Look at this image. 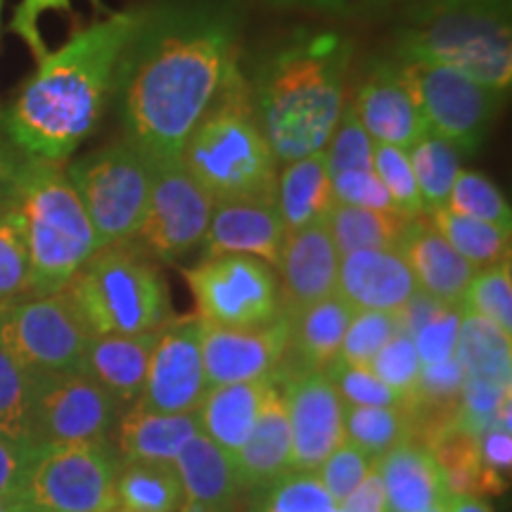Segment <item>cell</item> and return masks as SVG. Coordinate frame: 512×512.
Returning a JSON list of instances; mask_svg holds the SVG:
<instances>
[{"label": "cell", "instance_id": "obj_16", "mask_svg": "<svg viewBox=\"0 0 512 512\" xmlns=\"http://www.w3.org/2000/svg\"><path fill=\"white\" fill-rule=\"evenodd\" d=\"M283 392L290 422L292 456L297 472H316L339 444H344L342 408L337 389L320 370L287 375L275 382Z\"/></svg>", "mask_w": 512, "mask_h": 512}, {"label": "cell", "instance_id": "obj_42", "mask_svg": "<svg viewBox=\"0 0 512 512\" xmlns=\"http://www.w3.org/2000/svg\"><path fill=\"white\" fill-rule=\"evenodd\" d=\"M465 311L477 313L512 335V268L510 261L482 268L472 275L463 297Z\"/></svg>", "mask_w": 512, "mask_h": 512}, {"label": "cell", "instance_id": "obj_35", "mask_svg": "<svg viewBox=\"0 0 512 512\" xmlns=\"http://www.w3.org/2000/svg\"><path fill=\"white\" fill-rule=\"evenodd\" d=\"M427 216H430L432 226L444 235L448 245L456 249L475 271L510 261V230L470 219V216L453 214L446 207L434 209Z\"/></svg>", "mask_w": 512, "mask_h": 512}, {"label": "cell", "instance_id": "obj_8", "mask_svg": "<svg viewBox=\"0 0 512 512\" xmlns=\"http://www.w3.org/2000/svg\"><path fill=\"white\" fill-rule=\"evenodd\" d=\"M100 247L136 240L152 188V164L126 138L67 169Z\"/></svg>", "mask_w": 512, "mask_h": 512}, {"label": "cell", "instance_id": "obj_26", "mask_svg": "<svg viewBox=\"0 0 512 512\" xmlns=\"http://www.w3.org/2000/svg\"><path fill=\"white\" fill-rule=\"evenodd\" d=\"M202 432L197 413H159L140 401L117 420V453L124 463H174L178 451Z\"/></svg>", "mask_w": 512, "mask_h": 512}, {"label": "cell", "instance_id": "obj_48", "mask_svg": "<svg viewBox=\"0 0 512 512\" xmlns=\"http://www.w3.org/2000/svg\"><path fill=\"white\" fill-rule=\"evenodd\" d=\"M337 389L344 406H382V408H403L401 396L392 392L370 368L347 366V363L332 361L323 370Z\"/></svg>", "mask_w": 512, "mask_h": 512}, {"label": "cell", "instance_id": "obj_21", "mask_svg": "<svg viewBox=\"0 0 512 512\" xmlns=\"http://www.w3.org/2000/svg\"><path fill=\"white\" fill-rule=\"evenodd\" d=\"M351 107H354L363 131L377 145H394L408 150L415 140L427 133L425 119L392 62L380 64L361 83Z\"/></svg>", "mask_w": 512, "mask_h": 512}, {"label": "cell", "instance_id": "obj_28", "mask_svg": "<svg viewBox=\"0 0 512 512\" xmlns=\"http://www.w3.org/2000/svg\"><path fill=\"white\" fill-rule=\"evenodd\" d=\"M387 512H422L448 498L439 465L418 441H403L375 463Z\"/></svg>", "mask_w": 512, "mask_h": 512}, {"label": "cell", "instance_id": "obj_1", "mask_svg": "<svg viewBox=\"0 0 512 512\" xmlns=\"http://www.w3.org/2000/svg\"><path fill=\"white\" fill-rule=\"evenodd\" d=\"M238 0H162L143 8L114 91L124 138L152 166L181 162L192 128L238 67Z\"/></svg>", "mask_w": 512, "mask_h": 512}, {"label": "cell", "instance_id": "obj_24", "mask_svg": "<svg viewBox=\"0 0 512 512\" xmlns=\"http://www.w3.org/2000/svg\"><path fill=\"white\" fill-rule=\"evenodd\" d=\"M290 456V422H287L283 392L273 382L268 387L264 406H261L252 434L247 437L245 446L233 456L242 491H259L273 484L275 479L285 477L287 472H292Z\"/></svg>", "mask_w": 512, "mask_h": 512}, {"label": "cell", "instance_id": "obj_43", "mask_svg": "<svg viewBox=\"0 0 512 512\" xmlns=\"http://www.w3.org/2000/svg\"><path fill=\"white\" fill-rule=\"evenodd\" d=\"M401 330L396 311H354L335 361L368 368L384 344Z\"/></svg>", "mask_w": 512, "mask_h": 512}, {"label": "cell", "instance_id": "obj_34", "mask_svg": "<svg viewBox=\"0 0 512 512\" xmlns=\"http://www.w3.org/2000/svg\"><path fill=\"white\" fill-rule=\"evenodd\" d=\"M117 501L131 512H181L185 494L174 463H124L117 475Z\"/></svg>", "mask_w": 512, "mask_h": 512}, {"label": "cell", "instance_id": "obj_49", "mask_svg": "<svg viewBox=\"0 0 512 512\" xmlns=\"http://www.w3.org/2000/svg\"><path fill=\"white\" fill-rule=\"evenodd\" d=\"M375 463L377 460L370 458L368 453H363L361 448L344 441V444H339L335 451L320 463L316 477L320 479V484L325 486V491L332 496V501L342 505L344 498H347L351 491L375 470Z\"/></svg>", "mask_w": 512, "mask_h": 512}, {"label": "cell", "instance_id": "obj_7", "mask_svg": "<svg viewBox=\"0 0 512 512\" xmlns=\"http://www.w3.org/2000/svg\"><path fill=\"white\" fill-rule=\"evenodd\" d=\"M67 292L93 335H143L174 320L162 271L136 240L95 252L69 280Z\"/></svg>", "mask_w": 512, "mask_h": 512}, {"label": "cell", "instance_id": "obj_19", "mask_svg": "<svg viewBox=\"0 0 512 512\" xmlns=\"http://www.w3.org/2000/svg\"><path fill=\"white\" fill-rule=\"evenodd\" d=\"M275 271L280 273V306L285 316L335 294L339 252L328 223L287 233Z\"/></svg>", "mask_w": 512, "mask_h": 512}, {"label": "cell", "instance_id": "obj_59", "mask_svg": "<svg viewBox=\"0 0 512 512\" xmlns=\"http://www.w3.org/2000/svg\"><path fill=\"white\" fill-rule=\"evenodd\" d=\"M0 15H3V0H0Z\"/></svg>", "mask_w": 512, "mask_h": 512}, {"label": "cell", "instance_id": "obj_14", "mask_svg": "<svg viewBox=\"0 0 512 512\" xmlns=\"http://www.w3.org/2000/svg\"><path fill=\"white\" fill-rule=\"evenodd\" d=\"M211 209L214 197L183 162L152 166L150 200L136 242L159 261H178L204 240Z\"/></svg>", "mask_w": 512, "mask_h": 512}, {"label": "cell", "instance_id": "obj_37", "mask_svg": "<svg viewBox=\"0 0 512 512\" xmlns=\"http://www.w3.org/2000/svg\"><path fill=\"white\" fill-rule=\"evenodd\" d=\"M344 441L361 448L370 458H382L403 441H413L411 420L403 408L382 406H344Z\"/></svg>", "mask_w": 512, "mask_h": 512}, {"label": "cell", "instance_id": "obj_50", "mask_svg": "<svg viewBox=\"0 0 512 512\" xmlns=\"http://www.w3.org/2000/svg\"><path fill=\"white\" fill-rule=\"evenodd\" d=\"M479 458H482V494L498 496L508 489L512 467V434L498 427L477 437Z\"/></svg>", "mask_w": 512, "mask_h": 512}, {"label": "cell", "instance_id": "obj_41", "mask_svg": "<svg viewBox=\"0 0 512 512\" xmlns=\"http://www.w3.org/2000/svg\"><path fill=\"white\" fill-rule=\"evenodd\" d=\"M446 209H451L453 214L470 216V219L494 223V226L505 230L512 226V211L503 192L496 188L494 181L477 174V171L460 169L446 200Z\"/></svg>", "mask_w": 512, "mask_h": 512}, {"label": "cell", "instance_id": "obj_22", "mask_svg": "<svg viewBox=\"0 0 512 512\" xmlns=\"http://www.w3.org/2000/svg\"><path fill=\"white\" fill-rule=\"evenodd\" d=\"M351 316H354V309L339 294H330L292 316H285L290 337H287L285 358L273 382L294 373H306V370L323 373L339 354Z\"/></svg>", "mask_w": 512, "mask_h": 512}, {"label": "cell", "instance_id": "obj_39", "mask_svg": "<svg viewBox=\"0 0 512 512\" xmlns=\"http://www.w3.org/2000/svg\"><path fill=\"white\" fill-rule=\"evenodd\" d=\"M434 463L439 465L448 496L482 494V458L477 437L460 430H448L427 446Z\"/></svg>", "mask_w": 512, "mask_h": 512}, {"label": "cell", "instance_id": "obj_18", "mask_svg": "<svg viewBox=\"0 0 512 512\" xmlns=\"http://www.w3.org/2000/svg\"><path fill=\"white\" fill-rule=\"evenodd\" d=\"M285 226L275 197H240L219 200L211 209L204 233V259L223 254H247L278 268L283 254Z\"/></svg>", "mask_w": 512, "mask_h": 512}, {"label": "cell", "instance_id": "obj_47", "mask_svg": "<svg viewBox=\"0 0 512 512\" xmlns=\"http://www.w3.org/2000/svg\"><path fill=\"white\" fill-rule=\"evenodd\" d=\"M508 399L510 387L465 375L463 394H460V406L453 427L465 434H472V437H479L482 432L496 427L498 411H501V406Z\"/></svg>", "mask_w": 512, "mask_h": 512}, {"label": "cell", "instance_id": "obj_57", "mask_svg": "<svg viewBox=\"0 0 512 512\" xmlns=\"http://www.w3.org/2000/svg\"><path fill=\"white\" fill-rule=\"evenodd\" d=\"M448 498H451V496H448ZM448 498H446V501H441V503H434L432 508H427L422 512H448Z\"/></svg>", "mask_w": 512, "mask_h": 512}, {"label": "cell", "instance_id": "obj_40", "mask_svg": "<svg viewBox=\"0 0 512 512\" xmlns=\"http://www.w3.org/2000/svg\"><path fill=\"white\" fill-rule=\"evenodd\" d=\"M249 512H342L320 484L316 472H287L259 489Z\"/></svg>", "mask_w": 512, "mask_h": 512}, {"label": "cell", "instance_id": "obj_30", "mask_svg": "<svg viewBox=\"0 0 512 512\" xmlns=\"http://www.w3.org/2000/svg\"><path fill=\"white\" fill-rule=\"evenodd\" d=\"M271 384L273 380L219 384V387H209L204 394L200 411H197L202 432L214 444H219L230 458L245 446L247 437L252 434Z\"/></svg>", "mask_w": 512, "mask_h": 512}, {"label": "cell", "instance_id": "obj_11", "mask_svg": "<svg viewBox=\"0 0 512 512\" xmlns=\"http://www.w3.org/2000/svg\"><path fill=\"white\" fill-rule=\"evenodd\" d=\"M91 337L67 287L0 306V342L29 373H79Z\"/></svg>", "mask_w": 512, "mask_h": 512}, {"label": "cell", "instance_id": "obj_15", "mask_svg": "<svg viewBox=\"0 0 512 512\" xmlns=\"http://www.w3.org/2000/svg\"><path fill=\"white\" fill-rule=\"evenodd\" d=\"M207 389L200 316L169 320L159 330L138 401L159 413H197Z\"/></svg>", "mask_w": 512, "mask_h": 512}, {"label": "cell", "instance_id": "obj_32", "mask_svg": "<svg viewBox=\"0 0 512 512\" xmlns=\"http://www.w3.org/2000/svg\"><path fill=\"white\" fill-rule=\"evenodd\" d=\"M399 313V325L413 339L420 363H441L453 358L460 328V306H451L415 292Z\"/></svg>", "mask_w": 512, "mask_h": 512}, {"label": "cell", "instance_id": "obj_51", "mask_svg": "<svg viewBox=\"0 0 512 512\" xmlns=\"http://www.w3.org/2000/svg\"><path fill=\"white\" fill-rule=\"evenodd\" d=\"M41 448L29 441L0 437V496L22 494Z\"/></svg>", "mask_w": 512, "mask_h": 512}, {"label": "cell", "instance_id": "obj_55", "mask_svg": "<svg viewBox=\"0 0 512 512\" xmlns=\"http://www.w3.org/2000/svg\"><path fill=\"white\" fill-rule=\"evenodd\" d=\"M448 512H494V508L479 496H451Z\"/></svg>", "mask_w": 512, "mask_h": 512}, {"label": "cell", "instance_id": "obj_31", "mask_svg": "<svg viewBox=\"0 0 512 512\" xmlns=\"http://www.w3.org/2000/svg\"><path fill=\"white\" fill-rule=\"evenodd\" d=\"M453 358L467 377L512 387V335L463 306Z\"/></svg>", "mask_w": 512, "mask_h": 512}, {"label": "cell", "instance_id": "obj_17", "mask_svg": "<svg viewBox=\"0 0 512 512\" xmlns=\"http://www.w3.org/2000/svg\"><path fill=\"white\" fill-rule=\"evenodd\" d=\"M287 318L264 328L230 330L202 320V363L209 387L273 380L287 351Z\"/></svg>", "mask_w": 512, "mask_h": 512}, {"label": "cell", "instance_id": "obj_36", "mask_svg": "<svg viewBox=\"0 0 512 512\" xmlns=\"http://www.w3.org/2000/svg\"><path fill=\"white\" fill-rule=\"evenodd\" d=\"M406 155L427 214L446 207L453 183L460 174L458 147L427 131L425 136L408 147Z\"/></svg>", "mask_w": 512, "mask_h": 512}, {"label": "cell", "instance_id": "obj_58", "mask_svg": "<svg viewBox=\"0 0 512 512\" xmlns=\"http://www.w3.org/2000/svg\"><path fill=\"white\" fill-rule=\"evenodd\" d=\"M110 512H131V510H126V508H121V505H117V508L110 510Z\"/></svg>", "mask_w": 512, "mask_h": 512}, {"label": "cell", "instance_id": "obj_4", "mask_svg": "<svg viewBox=\"0 0 512 512\" xmlns=\"http://www.w3.org/2000/svg\"><path fill=\"white\" fill-rule=\"evenodd\" d=\"M17 207L27 228L31 294L46 297L69 285L100 249L86 209L62 164L0 147V207Z\"/></svg>", "mask_w": 512, "mask_h": 512}, {"label": "cell", "instance_id": "obj_20", "mask_svg": "<svg viewBox=\"0 0 512 512\" xmlns=\"http://www.w3.org/2000/svg\"><path fill=\"white\" fill-rule=\"evenodd\" d=\"M418 292L399 249H358L339 256L335 294L354 311H399Z\"/></svg>", "mask_w": 512, "mask_h": 512}, {"label": "cell", "instance_id": "obj_2", "mask_svg": "<svg viewBox=\"0 0 512 512\" xmlns=\"http://www.w3.org/2000/svg\"><path fill=\"white\" fill-rule=\"evenodd\" d=\"M140 19L143 8L114 12L76 31L62 48L48 50L0 117L10 143L31 157L67 162L98 126Z\"/></svg>", "mask_w": 512, "mask_h": 512}, {"label": "cell", "instance_id": "obj_44", "mask_svg": "<svg viewBox=\"0 0 512 512\" xmlns=\"http://www.w3.org/2000/svg\"><path fill=\"white\" fill-rule=\"evenodd\" d=\"M29 406L31 373L0 342V437L29 441Z\"/></svg>", "mask_w": 512, "mask_h": 512}, {"label": "cell", "instance_id": "obj_5", "mask_svg": "<svg viewBox=\"0 0 512 512\" xmlns=\"http://www.w3.org/2000/svg\"><path fill=\"white\" fill-rule=\"evenodd\" d=\"M181 162L214 202L275 197L280 164L256 119L249 81L238 67L192 128Z\"/></svg>", "mask_w": 512, "mask_h": 512}, {"label": "cell", "instance_id": "obj_56", "mask_svg": "<svg viewBox=\"0 0 512 512\" xmlns=\"http://www.w3.org/2000/svg\"><path fill=\"white\" fill-rule=\"evenodd\" d=\"M0 512H41L24 494L0 496Z\"/></svg>", "mask_w": 512, "mask_h": 512}, {"label": "cell", "instance_id": "obj_46", "mask_svg": "<svg viewBox=\"0 0 512 512\" xmlns=\"http://www.w3.org/2000/svg\"><path fill=\"white\" fill-rule=\"evenodd\" d=\"M368 368L373 370L392 392L401 396L403 408H406V403L411 401V396L415 394V387H418V377L422 368L413 339L403 330H399L387 344H384L380 354L373 358V363H370Z\"/></svg>", "mask_w": 512, "mask_h": 512}, {"label": "cell", "instance_id": "obj_38", "mask_svg": "<svg viewBox=\"0 0 512 512\" xmlns=\"http://www.w3.org/2000/svg\"><path fill=\"white\" fill-rule=\"evenodd\" d=\"M31 294V259L27 228L17 207H0V306H8Z\"/></svg>", "mask_w": 512, "mask_h": 512}, {"label": "cell", "instance_id": "obj_27", "mask_svg": "<svg viewBox=\"0 0 512 512\" xmlns=\"http://www.w3.org/2000/svg\"><path fill=\"white\" fill-rule=\"evenodd\" d=\"M174 465L183 484V505L204 512L233 510L242 491L238 472H235L233 458L207 434H195L178 451Z\"/></svg>", "mask_w": 512, "mask_h": 512}, {"label": "cell", "instance_id": "obj_23", "mask_svg": "<svg viewBox=\"0 0 512 512\" xmlns=\"http://www.w3.org/2000/svg\"><path fill=\"white\" fill-rule=\"evenodd\" d=\"M399 252L411 268L418 292L451 306L463 304L467 285L477 271L448 245L444 235L432 226L430 216L411 221Z\"/></svg>", "mask_w": 512, "mask_h": 512}, {"label": "cell", "instance_id": "obj_13", "mask_svg": "<svg viewBox=\"0 0 512 512\" xmlns=\"http://www.w3.org/2000/svg\"><path fill=\"white\" fill-rule=\"evenodd\" d=\"M119 401L83 373H31L29 441L38 448L107 439Z\"/></svg>", "mask_w": 512, "mask_h": 512}, {"label": "cell", "instance_id": "obj_54", "mask_svg": "<svg viewBox=\"0 0 512 512\" xmlns=\"http://www.w3.org/2000/svg\"><path fill=\"white\" fill-rule=\"evenodd\" d=\"M342 512H387V503H384V486L382 479L377 475V470L363 479L351 494L344 498V503L339 505Z\"/></svg>", "mask_w": 512, "mask_h": 512}, {"label": "cell", "instance_id": "obj_29", "mask_svg": "<svg viewBox=\"0 0 512 512\" xmlns=\"http://www.w3.org/2000/svg\"><path fill=\"white\" fill-rule=\"evenodd\" d=\"M335 202L323 152L294 159L278 171L275 207L283 219L285 233H297V230L318 226V223H328Z\"/></svg>", "mask_w": 512, "mask_h": 512}, {"label": "cell", "instance_id": "obj_25", "mask_svg": "<svg viewBox=\"0 0 512 512\" xmlns=\"http://www.w3.org/2000/svg\"><path fill=\"white\" fill-rule=\"evenodd\" d=\"M157 337L159 330L143 335H93L83 351L79 373L98 382L119 403L138 401Z\"/></svg>", "mask_w": 512, "mask_h": 512}, {"label": "cell", "instance_id": "obj_33", "mask_svg": "<svg viewBox=\"0 0 512 512\" xmlns=\"http://www.w3.org/2000/svg\"><path fill=\"white\" fill-rule=\"evenodd\" d=\"M411 221L394 211L335 202L328 216V230L339 256H344L358 249H399Z\"/></svg>", "mask_w": 512, "mask_h": 512}, {"label": "cell", "instance_id": "obj_45", "mask_svg": "<svg viewBox=\"0 0 512 512\" xmlns=\"http://www.w3.org/2000/svg\"><path fill=\"white\" fill-rule=\"evenodd\" d=\"M375 174L380 178L387 195L392 197L396 211L406 219H420L427 214L422 204L418 183H415L411 162H408L406 150L394 145H377L373 150Z\"/></svg>", "mask_w": 512, "mask_h": 512}, {"label": "cell", "instance_id": "obj_9", "mask_svg": "<svg viewBox=\"0 0 512 512\" xmlns=\"http://www.w3.org/2000/svg\"><path fill=\"white\" fill-rule=\"evenodd\" d=\"M411 91L427 131L448 140L458 152H475L489 136L505 93L470 76L427 60L392 62Z\"/></svg>", "mask_w": 512, "mask_h": 512}, {"label": "cell", "instance_id": "obj_52", "mask_svg": "<svg viewBox=\"0 0 512 512\" xmlns=\"http://www.w3.org/2000/svg\"><path fill=\"white\" fill-rule=\"evenodd\" d=\"M43 12H72V0H22L17 5L15 17L10 22V31L27 43L36 62L48 53L41 29H38V19H41Z\"/></svg>", "mask_w": 512, "mask_h": 512}, {"label": "cell", "instance_id": "obj_6", "mask_svg": "<svg viewBox=\"0 0 512 512\" xmlns=\"http://www.w3.org/2000/svg\"><path fill=\"white\" fill-rule=\"evenodd\" d=\"M512 0H432L401 31L399 60L446 64L482 86L512 83Z\"/></svg>", "mask_w": 512, "mask_h": 512}, {"label": "cell", "instance_id": "obj_12", "mask_svg": "<svg viewBox=\"0 0 512 512\" xmlns=\"http://www.w3.org/2000/svg\"><path fill=\"white\" fill-rule=\"evenodd\" d=\"M119 453L110 441L46 446L22 494L41 512H110L117 501Z\"/></svg>", "mask_w": 512, "mask_h": 512}, {"label": "cell", "instance_id": "obj_3", "mask_svg": "<svg viewBox=\"0 0 512 512\" xmlns=\"http://www.w3.org/2000/svg\"><path fill=\"white\" fill-rule=\"evenodd\" d=\"M349 62V38L313 31L259 64L249 88L256 119L280 166L328 147L347 105Z\"/></svg>", "mask_w": 512, "mask_h": 512}, {"label": "cell", "instance_id": "obj_53", "mask_svg": "<svg viewBox=\"0 0 512 512\" xmlns=\"http://www.w3.org/2000/svg\"><path fill=\"white\" fill-rule=\"evenodd\" d=\"M278 8L292 10H313L330 12V15H358V12H370L384 5H392L394 0H268Z\"/></svg>", "mask_w": 512, "mask_h": 512}, {"label": "cell", "instance_id": "obj_10", "mask_svg": "<svg viewBox=\"0 0 512 512\" xmlns=\"http://www.w3.org/2000/svg\"><path fill=\"white\" fill-rule=\"evenodd\" d=\"M204 323L230 330L264 328L280 316V285L275 268L247 254H223L183 268Z\"/></svg>", "mask_w": 512, "mask_h": 512}]
</instances>
